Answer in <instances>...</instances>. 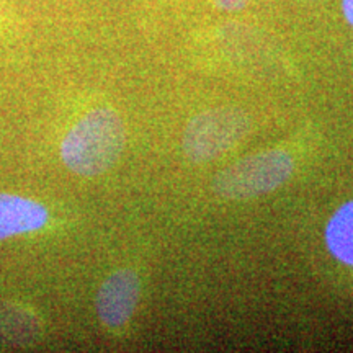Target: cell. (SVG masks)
Segmentation results:
<instances>
[{
    "label": "cell",
    "instance_id": "cell-1",
    "mask_svg": "<svg viewBox=\"0 0 353 353\" xmlns=\"http://www.w3.org/2000/svg\"><path fill=\"white\" fill-rule=\"evenodd\" d=\"M126 128L117 110L99 107L87 112L61 143V159L72 174L99 176L120 161Z\"/></svg>",
    "mask_w": 353,
    "mask_h": 353
},
{
    "label": "cell",
    "instance_id": "cell-2",
    "mask_svg": "<svg viewBox=\"0 0 353 353\" xmlns=\"http://www.w3.org/2000/svg\"><path fill=\"white\" fill-rule=\"evenodd\" d=\"M293 172V157L281 149H270L234 162L219 172L213 187L228 200H250L275 192L288 182Z\"/></svg>",
    "mask_w": 353,
    "mask_h": 353
},
{
    "label": "cell",
    "instance_id": "cell-3",
    "mask_svg": "<svg viewBox=\"0 0 353 353\" xmlns=\"http://www.w3.org/2000/svg\"><path fill=\"white\" fill-rule=\"evenodd\" d=\"M249 128V118L237 108L218 107L198 113L185 128V156L192 162H208L223 156L242 141Z\"/></svg>",
    "mask_w": 353,
    "mask_h": 353
},
{
    "label": "cell",
    "instance_id": "cell-4",
    "mask_svg": "<svg viewBox=\"0 0 353 353\" xmlns=\"http://www.w3.org/2000/svg\"><path fill=\"white\" fill-rule=\"evenodd\" d=\"M141 298V280L130 268L113 272L105 278L95 296L97 314L110 329L126 325L136 312Z\"/></svg>",
    "mask_w": 353,
    "mask_h": 353
},
{
    "label": "cell",
    "instance_id": "cell-5",
    "mask_svg": "<svg viewBox=\"0 0 353 353\" xmlns=\"http://www.w3.org/2000/svg\"><path fill=\"white\" fill-rule=\"evenodd\" d=\"M50 221L43 203L13 193H0V241L37 232Z\"/></svg>",
    "mask_w": 353,
    "mask_h": 353
},
{
    "label": "cell",
    "instance_id": "cell-6",
    "mask_svg": "<svg viewBox=\"0 0 353 353\" xmlns=\"http://www.w3.org/2000/svg\"><path fill=\"white\" fill-rule=\"evenodd\" d=\"M41 334V319L32 307L12 299L0 301V341L28 347L37 343Z\"/></svg>",
    "mask_w": 353,
    "mask_h": 353
},
{
    "label": "cell",
    "instance_id": "cell-7",
    "mask_svg": "<svg viewBox=\"0 0 353 353\" xmlns=\"http://www.w3.org/2000/svg\"><path fill=\"white\" fill-rule=\"evenodd\" d=\"M325 244L339 262L353 267V200L343 203L325 226Z\"/></svg>",
    "mask_w": 353,
    "mask_h": 353
},
{
    "label": "cell",
    "instance_id": "cell-8",
    "mask_svg": "<svg viewBox=\"0 0 353 353\" xmlns=\"http://www.w3.org/2000/svg\"><path fill=\"white\" fill-rule=\"evenodd\" d=\"M252 0H216V7L226 12H237L245 8Z\"/></svg>",
    "mask_w": 353,
    "mask_h": 353
},
{
    "label": "cell",
    "instance_id": "cell-9",
    "mask_svg": "<svg viewBox=\"0 0 353 353\" xmlns=\"http://www.w3.org/2000/svg\"><path fill=\"white\" fill-rule=\"evenodd\" d=\"M342 13L353 28V0H342Z\"/></svg>",
    "mask_w": 353,
    "mask_h": 353
}]
</instances>
